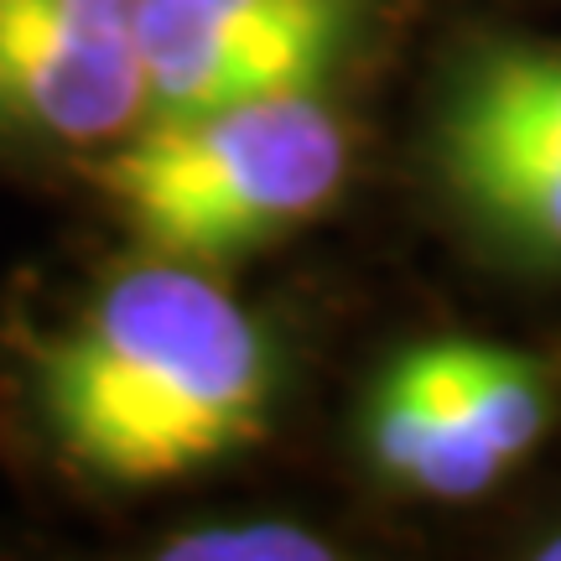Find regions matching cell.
<instances>
[{"label":"cell","instance_id":"6da1fadb","mask_svg":"<svg viewBox=\"0 0 561 561\" xmlns=\"http://www.w3.org/2000/svg\"><path fill=\"white\" fill-rule=\"evenodd\" d=\"M265 328L203 265L110 276L37 359L58 453L110 489H151L244 453L265 432Z\"/></svg>","mask_w":561,"mask_h":561},{"label":"cell","instance_id":"7a4b0ae2","mask_svg":"<svg viewBox=\"0 0 561 561\" xmlns=\"http://www.w3.org/2000/svg\"><path fill=\"white\" fill-rule=\"evenodd\" d=\"M83 178L146 250L208 265L318 219L348 178V136L318 89L261 94L146 115L83 161Z\"/></svg>","mask_w":561,"mask_h":561},{"label":"cell","instance_id":"3957f363","mask_svg":"<svg viewBox=\"0 0 561 561\" xmlns=\"http://www.w3.org/2000/svg\"><path fill=\"white\" fill-rule=\"evenodd\" d=\"M437 172L483 240L561 265V42L489 37L442 89Z\"/></svg>","mask_w":561,"mask_h":561},{"label":"cell","instance_id":"277c9868","mask_svg":"<svg viewBox=\"0 0 561 561\" xmlns=\"http://www.w3.org/2000/svg\"><path fill=\"white\" fill-rule=\"evenodd\" d=\"M140 121L136 0H0V130L100 151Z\"/></svg>","mask_w":561,"mask_h":561},{"label":"cell","instance_id":"5b68a950","mask_svg":"<svg viewBox=\"0 0 561 561\" xmlns=\"http://www.w3.org/2000/svg\"><path fill=\"white\" fill-rule=\"evenodd\" d=\"M364 447L390 483L442 504L479 500L510 473L494 458V447L473 432V421L453 405V396L421 369L411 348L385 364V375L369 390Z\"/></svg>","mask_w":561,"mask_h":561},{"label":"cell","instance_id":"8992f818","mask_svg":"<svg viewBox=\"0 0 561 561\" xmlns=\"http://www.w3.org/2000/svg\"><path fill=\"white\" fill-rule=\"evenodd\" d=\"M421 369L453 396L462 416L473 421L494 458L515 468L536 453V442L551 426V396H546V369L525 354L489 348V343H421L411 348Z\"/></svg>","mask_w":561,"mask_h":561},{"label":"cell","instance_id":"52a82bcc","mask_svg":"<svg viewBox=\"0 0 561 561\" xmlns=\"http://www.w3.org/2000/svg\"><path fill=\"white\" fill-rule=\"evenodd\" d=\"M187 5L224 26L291 42L328 68L343 58V47L354 37V16H359V0H187Z\"/></svg>","mask_w":561,"mask_h":561},{"label":"cell","instance_id":"ba28073f","mask_svg":"<svg viewBox=\"0 0 561 561\" xmlns=\"http://www.w3.org/2000/svg\"><path fill=\"white\" fill-rule=\"evenodd\" d=\"M167 561H328L333 546L291 520H224L167 536Z\"/></svg>","mask_w":561,"mask_h":561},{"label":"cell","instance_id":"9c48e42d","mask_svg":"<svg viewBox=\"0 0 561 561\" xmlns=\"http://www.w3.org/2000/svg\"><path fill=\"white\" fill-rule=\"evenodd\" d=\"M536 557H541V561H561V530H551V536L536 546Z\"/></svg>","mask_w":561,"mask_h":561}]
</instances>
